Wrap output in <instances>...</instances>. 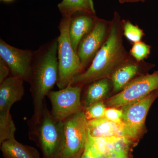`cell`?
Returning a JSON list of instances; mask_svg holds the SVG:
<instances>
[{
    "mask_svg": "<svg viewBox=\"0 0 158 158\" xmlns=\"http://www.w3.org/2000/svg\"><path fill=\"white\" fill-rule=\"evenodd\" d=\"M1 145L4 158H40L36 148L21 144L15 138L4 141Z\"/></svg>",
    "mask_w": 158,
    "mask_h": 158,
    "instance_id": "obj_15",
    "label": "cell"
},
{
    "mask_svg": "<svg viewBox=\"0 0 158 158\" xmlns=\"http://www.w3.org/2000/svg\"><path fill=\"white\" fill-rule=\"evenodd\" d=\"M119 2L123 4L124 3H134V2H144V1H146V0H118Z\"/></svg>",
    "mask_w": 158,
    "mask_h": 158,
    "instance_id": "obj_25",
    "label": "cell"
},
{
    "mask_svg": "<svg viewBox=\"0 0 158 158\" xmlns=\"http://www.w3.org/2000/svg\"><path fill=\"white\" fill-rule=\"evenodd\" d=\"M106 108L102 101L98 102L85 109V113L87 120L97 119L104 117Z\"/></svg>",
    "mask_w": 158,
    "mask_h": 158,
    "instance_id": "obj_21",
    "label": "cell"
},
{
    "mask_svg": "<svg viewBox=\"0 0 158 158\" xmlns=\"http://www.w3.org/2000/svg\"><path fill=\"white\" fill-rule=\"evenodd\" d=\"M105 158H110V157H109L107 156V157H105Z\"/></svg>",
    "mask_w": 158,
    "mask_h": 158,
    "instance_id": "obj_27",
    "label": "cell"
},
{
    "mask_svg": "<svg viewBox=\"0 0 158 158\" xmlns=\"http://www.w3.org/2000/svg\"><path fill=\"white\" fill-rule=\"evenodd\" d=\"M82 87L69 85L63 89L49 92L47 97L50 101L51 112L55 118L63 121L84 110L81 100Z\"/></svg>",
    "mask_w": 158,
    "mask_h": 158,
    "instance_id": "obj_7",
    "label": "cell"
},
{
    "mask_svg": "<svg viewBox=\"0 0 158 158\" xmlns=\"http://www.w3.org/2000/svg\"><path fill=\"white\" fill-rule=\"evenodd\" d=\"M10 73L11 72L9 66L2 58H0V84L10 77Z\"/></svg>",
    "mask_w": 158,
    "mask_h": 158,
    "instance_id": "obj_23",
    "label": "cell"
},
{
    "mask_svg": "<svg viewBox=\"0 0 158 158\" xmlns=\"http://www.w3.org/2000/svg\"><path fill=\"white\" fill-rule=\"evenodd\" d=\"M158 97V90H155L143 99L122 107V120L126 136L131 140L140 135L145 123L150 108Z\"/></svg>",
    "mask_w": 158,
    "mask_h": 158,
    "instance_id": "obj_8",
    "label": "cell"
},
{
    "mask_svg": "<svg viewBox=\"0 0 158 158\" xmlns=\"http://www.w3.org/2000/svg\"><path fill=\"white\" fill-rule=\"evenodd\" d=\"M110 84L107 78L99 79L89 84L85 94L84 106L85 109L93 104L102 101L109 92Z\"/></svg>",
    "mask_w": 158,
    "mask_h": 158,
    "instance_id": "obj_16",
    "label": "cell"
},
{
    "mask_svg": "<svg viewBox=\"0 0 158 158\" xmlns=\"http://www.w3.org/2000/svg\"><path fill=\"white\" fill-rule=\"evenodd\" d=\"M158 90V70L133 80L107 102L110 107L119 108L139 101Z\"/></svg>",
    "mask_w": 158,
    "mask_h": 158,
    "instance_id": "obj_6",
    "label": "cell"
},
{
    "mask_svg": "<svg viewBox=\"0 0 158 158\" xmlns=\"http://www.w3.org/2000/svg\"><path fill=\"white\" fill-rule=\"evenodd\" d=\"M131 60L128 58L111 75L113 90L116 92L123 90L140 70L141 62H132Z\"/></svg>",
    "mask_w": 158,
    "mask_h": 158,
    "instance_id": "obj_14",
    "label": "cell"
},
{
    "mask_svg": "<svg viewBox=\"0 0 158 158\" xmlns=\"http://www.w3.org/2000/svg\"><path fill=\"white\" fill-rule=\"evenodd\" d=\"M118 108L110 107L106 108L105 111L104 117L110 121L115 123L122 122L123 111L118 110Z\"/></svg>",
    "mask_w": 158,
    "mask_h": 158,
    "instance_id": "obj_22",
    "label": "cell"
},
{
    "mask_svg": "<svg viewBox=\"0 0 158 158\" xmlns=\"http://www.w3.org/2000/svg\"><path fill=\"white\" fill-rule=\"evenodd\" d=\"M72 16L62 15L59 23L58 39V77L57 87L62 89L71 85L75 77L84 71L77 54L69 38V23Z\"/></svg>",
    "mask_w": 158,
    "mask_h": 158,
    "instance_id": "obj_3",
    "label": "cell"
},
{
    "mask_svg": "<svg viewBox=\"0 0 158 158\" xmlns=\"http://www.w3.org/2000/svg\"><path fill=\"white\" fill-rule=\"evenodd\" d=\"M122 22L123 35L128 40L134 43L141 41L144 35L143 30L129 21L123 20Z\"/></svg>",
    "mask_w": 158,
    "mask_h": 158,
    "instance_id": "obj_19",
    "label": "cell"
},
{
    "mask_svg": "<svg viewBox=\"0 0 158 158\" xmlns=\"http://www.w3.org/2000/svg\"><path fill=\"white\" fill-rule=\"evenodd\" d=\"M80 158H103L98 155L96 152L91 149L88 144V142L86 141L85 148Z\"/></svg>",
    "mask_w": 158,
    "mask_h": 158,
    "instance_id": "obj_24",
    "label": "cell"
},
{
    "mask_svg": "<svg viewBox=\"0 0 158 158\" xmlns=\"http://www.w3.org/2000/svg\"><path fill=\"white\" fill-rule=\"evenodd\" d=\"M58 8L62 15L72 16L77 12L96 15L93 0H62Z\"/></svg>",
    "mask_w": 158,
    "mask_h": 158,
    "instance_id": "obj_17",
    "label": "cell"
},
{
    "mask_svg": "<svg viewBox=\"0 0 158 158\" xmlns=\"http://www.w3.org/2000/svg\"><path fill=\"white\" fill-rule=\"evenodd\" d=\"M150 46L141 41L134 43L130 54L136 61L140 62L147 58L150 54Z\"/></svg>",
    "mask_w": 158,
    "mask_h": 158,
    "instance_id": "obj_20",
    "label": "cell"
},
{
    "mask_svg": "<svg viewBox=\"0 0 158 158\" xmlns=\"http://www.w3.org/2000/svg\"><path fill=\"white\" fill-rule=\"evenodd\" d=\"M4 1H10V0H4Z\"/></svg>",
    "mask_w": 158,
    "mask_h": 158,
    "instance_id": "obj_28",
    "label": "cell"
},
{
    "mask_svg": "<svg viewBox=\"0 0 158 158\" xmlns=\"http://www.w3.org/2000/svg\"><path fill=\"white\" fill-rule=\"evenodd\" d=\"M110 22L97 18L90 33L83 39L78 47L77 54L84 69L90 65L109 34Z\"/></svg>",
    "mask_w": 158,
    "mask_h": 158,
    "instance_id": "obj_10",
    "label": "cell"
},
{
    "mask_svg": "<svg viewBox=\"0 0 158 158\" xmlns=\"http://www.w3.org/2000/svg\"><path fill=\"white\" fill-rule=\"evenodd\" d=\"M24 80L10 76L0 84V115L10 114L11 107L24 95Z\"/></svg>",
    "mask_w": 158,
    "mask_h": 158,
    "instance_id": "obj_11",
    "label": "cell"
},
{
    "mask_svg": "<svg viewBox=\"0 0 158 158\" xmlns=\"http://www.w3.org/2000/svg\"><path fill=\"white\" fill-rule=\"evenodd\" d=\"M97 18L96 15L83 12L72 15L69 32L72 45L77 52L82 40L93 28Z\"/></svg>",
    "mask_w": 158,
    "mask_h": 158,
    "instance_id": "obj_12",
    "label": "cell"
},
{
    "mask_svg": "<svg viewBox=\"0 0 158 158\" xmlns=\"http://www.w3.org/2000/svg\"><path fill=\"white\" fill-rule=\"evenodd\" d=\"M34 51L22 49L0 40V58L7 63L11 72L10 76L18 77L29 83Z\"/></svg>",
    "mask_w": 158,
    "mask_h": 158,
    "instance_id": "obj_9",
    "label": "cell"
},
{
    "mask_svg": "<svg viewBox=\"0 0 158 158\" xmlns=\"http://www.w3.org/2000/svg\"><path fill=\"white\" fill-rule=\"evenodd\" d=\"M33 125L36 127V135L44 158H56L65 144L64 122L55 118L44 102L39 123Z\"/></svg>",
    "mask_w": 158,
    "mask_h": 158,
    "instance_id": "obj_4",
    "label": "cell"
},
{
    "mask_svg": "<svg viewBox=\"0 0 158 158\" xmlns=\"http://www.w3.org/2000/svg\"><path fill=\"white\" fill-rule=\"evenodd\" d=\"M58 77V39L55 37L34 51L29 82L34 108L32 125L39 123L45 97L56 85Z\"/></svg>",
    "mask_w": 158,
    "mask_h": 158,
    "instance_id": "obj_1",
    "label": "cell"
},
{
    "mask_svg": "<svg viewBox=\"0 0 158 158\" xmlns=\"http://www.w3.org/2000/svg\"><path fill=\"white\" fill-rule=\"evenodd\" d=\"M88 132L93 138L127 137L123 122H113L104 117L88 120Z\"/></svg>",
    "mask_w": 158,
    "mask_h": 158,
    "instance_id": "obj_13",
    "label": "cell"
},
{
    "mask_svg": "<svg viewBox=\"0 0 158 158\" xmlns=\"http://www.w3.org/2000/svg\"><path fill=\"white\" fill-rule=\"evenodd\" d=\"M81 156H77L73 157L71 158H81Z\"/></svg>",
    "mask_w": 158,
    "mask_h": 158,
    "instance_id": "obj_26",
    "label": "cell"
},
{
    "mask_svg": "<svg viewBox=\"0 0 158 158\" xmlns=\"http://www.w3.org/2000/svg\"><path fill=\"white\" fill-rule=\"evenodd\" d=\"M65 142L56 158H71L81 156L88 136V120L85 111L72 115L63 121Z\"/></svg>",
    "mask_w": 158,
    "mask_h": 158,
    "instance_id": "obj_5",
    "label": "cell"
},
{
    "mask_svg": "<svg viewBox=\"0 0 158 158\" xmlns=\"http://www.w3.org/2000/svg\"><path fill=\"white\" fill-rule=\"evenodd\" d=\"M123 35L122 22L116 12L110 22L109 34L103 45L87 70L75 77L71 85L83 86L111 75L129 58L123 46Z\"/></svg>",
    "mask_w": 158,
    "mask_h": 158,
    "instance_id": "obj_2",
    "label": "cell"
},
{
    "mask_svg": "<svg viewBox=\"0 0 158 158\" xmlns=\"http://www.w3.org/2000/svg\"><path fill=\"white\" fill-rule=\"evenodd\" d=\"M16 128L11 114L0 115V144L15 138Z\"/></svg>",
    "mask_w": 158,
    "mask_h": 158,
    "instance_id": "obj_18",
    "label": "cell"
}]
</instances>
